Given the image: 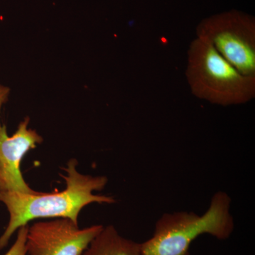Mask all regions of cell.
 <instances>
[{
	"instance_id": "cell-1",
	"label": "cell",
	"mask_w": 255,
	"mask_h": 255,
	"mask_svg": "<svg viewBox=\"0 0 255 255\" xmlns=\"http://www.w3.org/2000/svg\"><path fill=\"white\" fill-rule=\"evenodd\" d=\"M78 164L76 159H70L64 168L66 174H60L66 183L63 191L33 194L0 191V202L6 206L9 214V223L0 236V251L7 246L18 228L33 220L67 219L78 223L79 214L85 206L93 203H116L112 196L94 194L105 189L107 177L80 173Z\"/></svg>"
},
{
	"instance_id": "cell-2",
	"label": "cell",
	"mask_w": 255,
	"mask_h": 255,
	"mask_svg": "<svg viewBox=\"0 0 255 255\" xmlns=\"http://www.w3.org/2000/svg\"><path fill=\"white\" fill-rule=\"evenodd\" d=\"M231 206L227 193L219 191L204 214L178 211L162 215L152 237L140 243L141 255H190L191 243L204 234L221 241L228 239L235 228Z\"/></svg>"
},
{
	"instance_id": "cell-3",
	"label": "cell",
	"mask_w": 255,
	"mask_h": 255,
	"mask_svg": "<svg viewBox=\"0 0 255 255\" xmlns=\"http://www.w3.org/2000/svg\"><path fill=\"white\" fill-rule=\"evenodd\" d=\"M186 77L193 95L214 105H243L255 97V77L240 73L199 38L188 50Z\"/></svg>"
},
{
	"instance_id": "cell-4",
	"label": "cell",
	"mask_w": 255,
	"mask_h": 255,
	"mask_svg": "<svg viewBox=\"0 0 255 255\" xmlns=\"http://www.w3.org/2000/svg\"><path fill=\"white\" fill-rule=\"evenodd\" d=\"M196 33L240 73L255 77V20L251 15L238 10L212 15L199 23Z\"/></svg>"
},
{
	"instance_id": "cell-5",
	"label": "cell",
	"mask_w": 255,
	"mask_h": 255,
	"mask_svg": "<svg viewBox=\"0 0 255 255\" xmlns=\"http://www.w3.org/2000/svg\"><path fill=\"white\" fill-rule=\"evenodd\" d=\"M103 228H80L67 219L37 221L28 227L26 255H82Z\"/></svg>"
},
{
	"instance_id": "cell-6",
	"label": "cell",
	"mask_w": 255,
	"mask_h": 255,
	"mask_svg": "<svg viewBox=\"0 0 255 255\" xmlns=\"http://www.w3.org/2000/svg\"><path fill=\"white\" fill-rule=\"evenodd\" d=\"M29 118L18 124L14 135H8L6 126L0 127V191L33 194L21 171V162L28 151L43 142V137L28 128Z\"/></svg>"
},
{
	"instance_id": "cell-7",
	"label": "cell",
	"mask_w": 255,
	"mask_h": 255,
	"mask_svg": "<svg viewBox=\"0 0 255 255\" xmlns=\"http://www.w3.org/2000/svg\"><path fill=\"white\" fill-rule=\"evenodd\" d=\"M82 255H142L140 243L119 234L113 226L104 227Z\"/></svg>"
},
{
	"instance_id": "cell-8",
	"label": "cell",
	"mask_w": 255,
	"mask_h": 255,
	"mask_svg": "<svg viewBox=\"0 0 255 255\" xmlns=\"http://www.w3.org/2000/svg\"><path fill=\"white\" fill-rule=\"evenodd\" d=\"M28 227V225H26L18 228L16 241L4 255H26V242Z\"/></svg>"
},
{
	"instance_id": "cell-9",
	"label": "cell",
	"mask_w": 255,
	"mask_h": 255,
	"mask_svg": "<svg viewBox=\"0 0 255 255\" xmlns=\"http://www.w3.org/2000/svg\"><path fill=\"white\" fill-rule=\"evenodd\" d=\"M9 92L10 90L8 87L0 85V114H1V107L7 102ZM1 127V123H0V127Z\"/></svg>"
}]
</instances>
